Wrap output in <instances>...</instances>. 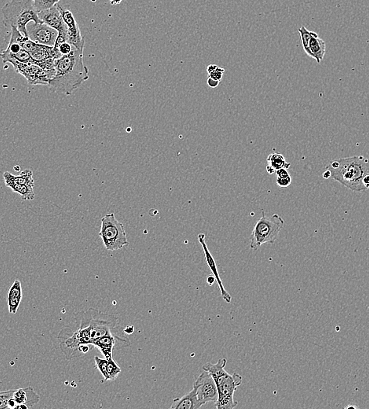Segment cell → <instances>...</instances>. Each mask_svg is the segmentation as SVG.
I'll use <instances>...</instances> for the list:
<instances>
[{
    "mask_svg": "<svg viewBox=\"0 0 369 409\" xmlns=\"http://www.w3.org/2000/svg\"><path fill=\"white\" fill-rule=\"evenodd\" d=\"M13 399L17 403V409H28L34 407L39 403L40 398L34 390L33 388L28 387L25 389L16 390Z\"/></svg>",
    "mask_w": 369,
    "mask_h": 409,
    "instance_id": "obj_17",
    "label": "cell"
},
{
    "mask_svg": "<svg viewBox=\"0 0 369 409\" xmlns=\"http://www.w3.org/2000/svg\"></svg>",
    "mask_w": 369,
    "mask_h": 409,
    "instance_id": "obj_36",
    "label": "cell"
},
{
    "mask_svg": "<svg viewBox=\"0 0 369 409\" xmlns=\"http://www.w3.org/2000/svg\"><path fill=\"white\" fill-rule=\"evenodd\" d=\"M60 1L61 0H32L34 8L38 14L46 10L51 9L58 4Z\"/></svg>",
    "mask_w": 369,
    "mask_h": 409,
    "instance_id": "obj_23",
    "label": "cell"
},
{
    "mask_svg": "<svg viewBox=\"0 0 369 409\" xmlns=\"http://www.w3.org/2000/svg\"><path fill=\"white\" fill-rule=\"evenodd\" d=\"M267 172L270 175L275 174L277 170L281 168L289 170L291 167L290 163L287 162L283 155L280 154H271L267 159Z\"/></svg>",
    "mask_w": 369,
    "mask_h": 409,
    "instance_id": "obj_21",
    "label": "cell"
},
{
    "mask_svg": "<svg viewBox=\"0 0 369 409\" xmlns=\"http://www.w3.org/2000/svg\"><path fill=\"white\" fill-rule=\"evenodd\" d=\"M216 67L217 66H215V64H210L209 66L208 67V70H207L208 74H211V72H212V71L215 70V68H216Z\"/></svg>",
    "mask_w": 369,
    "mask_h": 409,
    "instance_id": "obj_33",
    "label": "cell"
},
{
    "mask_svg": "<svg viewBox=\"0 0 369 409\" xmlns=\"http://www.w3.org/2000/svg\"><path fill=\"white\" fill-rule=\"evenodd\" d=\"M75 320L77 330L72 332L69 328H64L58 336L60 348L68 360L81 358L80 346H93V343L97 339L114 333L119 322L116 316L104 314L94 308L79 312L75 314Z\"/></svg>",
    "mask_w": 369,
    "mask_h": 409,
    "instance_id": "obj_1",
    "label": "cell"
},
{
    "mask_svg": "<svg viewBox=\"0 0 369 409\" xmlns=\"http://www.w3.org/2000/svg\"><path fill=\"white\" fill-rule=\"evenodd\" d=\"M109 2L112 5L115 6V5H119V4H121L123 2V0H109Z\"/></svg>",
    "mask_w": 369,
    "mask_h": 409,
    "instance_id": "obj_34",
    "label": "cell"
},
{
    "mask_svg": "<svg viewBox=\"0 0 369 409\" xmlns=\"http://www.w3.org/2000/svg\"><path fill=\"white\" fill-rule=\"evenodd\" d=\"M121 368L119 365L114 362L113 358H108V365H107V381H114L118 378L119 374L121 373Z\"/></svg>",
    "mask_w": 369,
    "mask_h": 409,
    "instance_id": "obj_22",
    "label": "cell"
},
{
    "mask_svg": "<svg viewBox=\"0 0 369 409\" xmlns=\"http://www.w3.org/2000/svg\"><path fill=\"white\" fill-rule=\"evenodd\" d=\"M57 6L68 28V42L78 50H84V37L81 34L79 24L76 22L72 12L68 8L60 4H57Z\"/></svg>",
    "mask_w": 369,
    "mask_h": 409,
    "instance_id": "obj_13",
    "label": "cell"
},
{
    "mask_svg": "<svg viewBox=\"0 0 369 409\" xmlns=\"http://www.w3.org/2000/svg\"><path fill=\"white\" fill-rule=\"evenodd\" d=\"M94 362H95L96 368H97V370H99L100 373L102 374L103 378H105V381H107V378H108V376H107L108 359H106V358L102 359V358H98V356H95Z\"/></svg>",
    "mask_w": 369,
    "mask_h": 409,
    "instance_id": "obj_25",
    "label": "cell"
},
{
    "mask_svg": "<svg viewBox=\"0 0 369 409\" xmlns=\"http://www.w3.org/2000/svg\"><path fill=\"white\" fill-rule=\"evenodd\" d=\"M197 238H198L199 242H200V245L202 246L203 250H204L207 264H208V268H209L211 272L213 274L214 277H215V280H216V282L218 284L219 290H220L222 298L226 303L230 304L232 300L231 296H230V294L226 292L224 286H223V284H222L220 276H219V272H218V268H217L216 263H215V260H214L213 256H212L211 252H210L209 250H208V246L206 244L205 236L201 233V234H198Z\"/></svg>",
    "mask_w": 369,
    "mask_h": 409,
    "instance_id": "obj_15",
    "label": "cell"
},
{
    "mask_svg": "<svg viewBox=\"0 0 369 409\" xmlns=\"http://www.w3.org/2000/svg\"><path fill=\"white\" fill-rule=\"evenodd\" d=\"M276 184L279 188H287L290 186L292 184V177L289 176L287 178H279L276 177Z\"/></svg>",
    "mask_w": 369,
    "mask_h": 409,
    "instance_id": "obj_28",
    "label": "cell"
},
{
    "mask_svg": "<svg viewBox=\"0 0 369 409\" xmlns=\"http://www.w3.org/2000/svg\"><path fill=\"white\" fill-rule=\"evenodd\" d=\"M345 408H358V406H347V407H346Z\"/></svg>",
    "mask_w": 369,
    "mask_h": 409,
    "instance_id": "obj_35",
    "label": "cell"
},
{
    "mask_svg": "<svg viewBox=\"0 0 369 409\" xmlns=\"http://www.w3.org/2000/svg\"><path fill=\"white\" fill-rule=\"evenodd\" d=\"M0 57H2L4 63L10 62L11 61H17L26 64H35L33 59L31 58L30 54L26 52L22 46L17 42L9 41L8 48L4 50Z\"/></svg>",
    "mask_w": 369,
    "mask_h": 409,
    "instance_id": "obj_16",
    "label": "cell"
},
{
    "mask_svg": "<svg viewBox=\"0 0 369 409\" xmlns=\"http://www.w3.org/2000/svg\"><path fill=\"white\" fill-rule=\"evenodd\" d=\"M28 38L39 44L48 46H55L58 32L44 23L30 22L27 26Z\"/></svg>",
    "mask_w": 369,
    "mask_h": 409,
    "instance_id": "obj_12",
    "label": "cell"
},
{
    "mask_svg": "<svg viewBox=\"0 0 369 409\" xmlns=\"http://www.w3.org/2000/svg\"><path fill=\"white\" fill-rule=\"evenodd\" d=\"M226 359H220L215 364L208 363L203 367V370L210 373L216 384L218 400L215 403V407L218 409H233L237 407V402H234L233 396L242 384V377L240 374L226 372Z\"/></svg>",
    "mask_w": 369,
    "mask_h": 409,
    "instance_id": "obj_4",
    "label": "cell"
},
{
    "mask_svg": "<svg viewBox=\"0 0 369 409\" xmlns=\"http://www.w3.org/2000/svg\"><path fill=\"white\" fill-rule=\"evenodd\" d=\"M99 236L108 251L119 250L129 245L124 226L114 214H107L101 219Z\"/></svg>",
    "mask_w": 369,
    "mask_h": 409,
    "instance_id": "obj_7",
    "label": "cell"
},
{
    "mask_svg": "<svg viewBox=\"0 0 369 409\" xmlns=\"http://www.w3.org/2000/svg\"><path fill=\"white\" fill-rule=\"evenodd\" d=\"M276 176L279 178H287V177L290 176V174H289L288 170L286 168H281V170H277L275 172Z\"/></svg>",
    "mask_w": 369,
    "mask_h": 409,
    "instance_id": "obj_30",
    "label": "cell"
},
{
    "mask_svg": "<svg viewBox=\"0 0 369 409\" xmlns=\"http://www.w3.org/2000/svg\"><path fill=\"white\" fill-rule=\"evenodd\" d=\"M224 72L225 70H223V68H219V67L217 66L215 70L212 71V72H211V74H208V75H209V78L215 80H217V82H220Z\"/></svg>",
    "mask_w": 369,
    "mask_h": 409,
    "instance_id": "obj_29",
    "label": "cell"
},
{
    "mask_svg": "<svg viewBox=\"0 0 369 409\" xmlns=\"http://www.w3.org/2000/svg\"><path fill=\"white\" fill-rule=\"evenodd\" d=\"M73 48L74 46H72V44H70L69 42H63L60 46L55 48H57L60 53L61 54V56H64L69 54L72 52V50H73Z\"/></svg>",
    "mask_w": 369,
    "mask_h": 409,
    "instance_id": "obj_27",
    "label": "cell"
},
{
    "mask_svg": "<svg viewBox=\"0 0 369 409\" xmlns=\"http://www.w3.org/2000/svg\"><path fill=\"white\" fill-rule=\"evenodd\" d=\"M193 388L196 390L197 398L203 406L208 403H215L218 400V390L213 377L208 372L204 370L195 382Z\"/></svg>",
    "mask_w": 369,
    "mask_h": 409,
    "instance_id": "obj_11",
    "label": "cell"
},
{
    "mask_svg": "<svg viewBox=\"0 0 369 409\" xmlns=\"http://www.w3.org/2000/svg\"><path fill=\"white\" fill-rule=\"evenodd\" d=\"M22 297L21 282L18 280H16L9 289L7 296L8 307H9V311L10 314L13 315L17 314L20 302L22 300Z\"/></svg>",
    "mask_w": 369,
    "mask_h": 409,
    "instance_id": "obj_19",
    "label": "cell"
},
{
    "mask_svg": "<svg viewBox=\"0 0 369 409\" xmlns=\"http://www.w3.org/2000/svg\"><path fill=\"white\" fill-rule=\"evenodd\" d=\"M310 57L316 60L317 63H321L325 54V42L319 38L318 34L312 32L311 41H310Z\"/></svg>",
    "mask_w": 369,
    "mask_h": 409,
    "instance_id": "obj_20",
    "label": "cell"
},
{
    "mask_svg": "<svg viewBox=\"0 0 369 409\" xmlns=\"http://www.w3.org/2000/svg\"><path fill=\"white\" fill-rule=\"evenodd\" d=\"M10 64L13 66L15 71L21 76H24L30 85H46L50 80L54 76L56 72H50L42 70L35 64H26L17 61H11Z\"/></svg>",
    "mask_w": 369,
    "mask_h": 409,
    "instance_id": "obj_9",
    "label": "cell"
},
{
    "mask_svg": "<svg viewBox=\"0 0 369 409\" xmlns=\"http://www.w3.org/2000/svg\"><path fill=\"white\" fill-rule=\"evenodd\" d=\"M219 84V82H217L215 80L212 79V78H208V85L211 88H215L218 87Z\"/></svg>",
    "mask_w": 369,
    "mask_h": 409,
    "instance_id": "obj_31",
    "label": "cell"
},
{
    "mask_svg": "<svg viewBox=\"0 0 369 409\" xmlns=\"http://www.w3.org/2000/svg\"><path fill=\"white\" fill-rule=\"evenodd\" d=\"M55 75L48 84L50 92L71 96L89 79V70L83 62V50H73L55 61Z\"/></svg>",
    "mask_w": 369,
    "mask_h": 409,
    "instance_id": "obj_2",
    "label": "cell"
},
{
    "mask_svg": "<svg viewBox=\"0 0 369 409\" xmlns=\"http://www.w3.org/2000/svg\"><path fill=\"white\" fill-rule=\"evenodd\" d=\"M284 226L283 218L278 214L267 216L264 211H262L261 218L255 225L251 236V250L256 251L264 244H274Z\"/></svg>",
    "mask_w": 369,
    "mask_h": 409,
    "instance_id": "obj_6",
    "label": "cell"
},
{
    "mask_svg": "<svg viewBox=\"0 0 369 409\" xmlns=\"http://www.w3.org/2000/svg\"><path fill=\"white\" fill-rule=\"evenodd\" d=\"M215 282H216V280L214 276H208V278H207V282H208L209 286H212Z\"/></svg>",
    "mask_w": 369,
    "mask_h": 409,
    "instance_id": "obj_32",
    "label": "cell"
},
{
    "mask_svg": "<svg viewBox=\"0 0 369 409\" xmlns=\"http://www.w3.org/2000/svg\"><path fill=\"white\" fill-rule=\"evenodd\" d=\"M4 26L17 28L24 36L28 37L27 26L30 22L42 23L34 8L32 0H11L2 10Z\"/></svg>",
    "mask_w": 369,
    "mask_h": 409,
    "instance_id": "obj_5",
    "label": "cell"
},
{
    "mask_svg": "<svg viewBox=\"0 0 369 409\" xmlns=\"http://www.w3.org/2000/svg\"><path fill=\"white\" fill-rule=\"evenodd\" d=\"M38 15L42 23L47 24L58 32V36H57L54 48H57L63 42H68V28L63 20L61 12L59 10L57 5L52 8L51 9L40 12L38 14Z\"/></svg>",
    "mask_w": 369,
    "mask_h": 409,
    "instance_id": "obj_10",
    "label": "cell"
},
{
    "mask_svg": "<svg viewBox=\"0 0 369 409\" xmlns=\"http://www.w3.org/2000/svg\"><path fill=\"white\" fill-rule=\"evenodd\" d=\"M117 343H120L122 346L127 347L131 345V343L127 338L119 337L115 333H110L96 340L93 343V346L98 348L103 354V356L108 359L112 358L113 350Z\"/></svg>",
    "mask_w": 369,
    "mask_h": 409,
    "instance_id": "obj_14",
    "label": "cell"
},
{
    "mask_svg": "<svg viewBox=\"0 0 369 409\" xmlns=\"http://www.w3.org/2000/svg\"><path fill=\"white\" fill-rule=\"evenodd\" d=\"M300 36H301L302 44H303V50L306 52L307 56H311V52H310V41L311 39V35H312V32H310L307 30L305 27H302L299 30Z\"/></svg>",
    "mask_w": 369,
    "mask_h": 409,
    "instance_id": "obj_24",
    "label": "cell"
},
{
    "mask_svg": "<svg viewBox=\"0 0 369 409\" xmlns=\"http://www.w3.org/2000/svg\"><path fill=\"white\" fill-rule=\"evenodd\" d=\"M3 179L6 186L18 194L23 201H33L35 199V180L31 170H24L19 176H13L6 172H4Z\"/></svg>",
    "mask_w": 369,
    "mask_h": 409,
    "instance_id": "obj_8",
    "label": "cell"
},
{
    "mask_svg": "<svg viewBox=\"0 0 369 409\" xmlns=\"http://www.w3.org/2000/svg\"><path fill=\"white\" fill-rule=\"evenodd\" d=\"M323 178L332 179L357 193L369 189V159L354 156L333 160L326 166Z\"/></svg>",
    "mask_w": 369,
    "mask_h": 409,
    "instance_id": "obj_3",
    "label": "cell"
},
{
    "mask_svg": "<svg viewBox=\"0 0 369 409\" xmlns=\"http://www.w3.org/2000/svg\"><path fill=\"white\" fill-rule=\"evenodd\" d=\"M14 392L15 390H13L0 392V409L9 408L8 404H9V400L13 398Z\"/></svg>",
    "mask_w": 369,
    "mask_h": 409,
    "instance_id": "obj_26",
    "label": "cell"
},
{
    "mask_svg": "<svg viewBox=\"0 0 369 409\" xmlns=\"http://www.w3.org/2000/svg\"><path fill=\"white\" fill-rule=\"evenodd\" d=\"M203 407L197 398L196 390L193 388L191 392L181 398H176L173 400L171 409H198Z\"/></svg>",
    "mask_w": 369,
    "mask_h": 409,
    "instance_id": "obj_18",
    "label": "cell"
}]
</instances>
